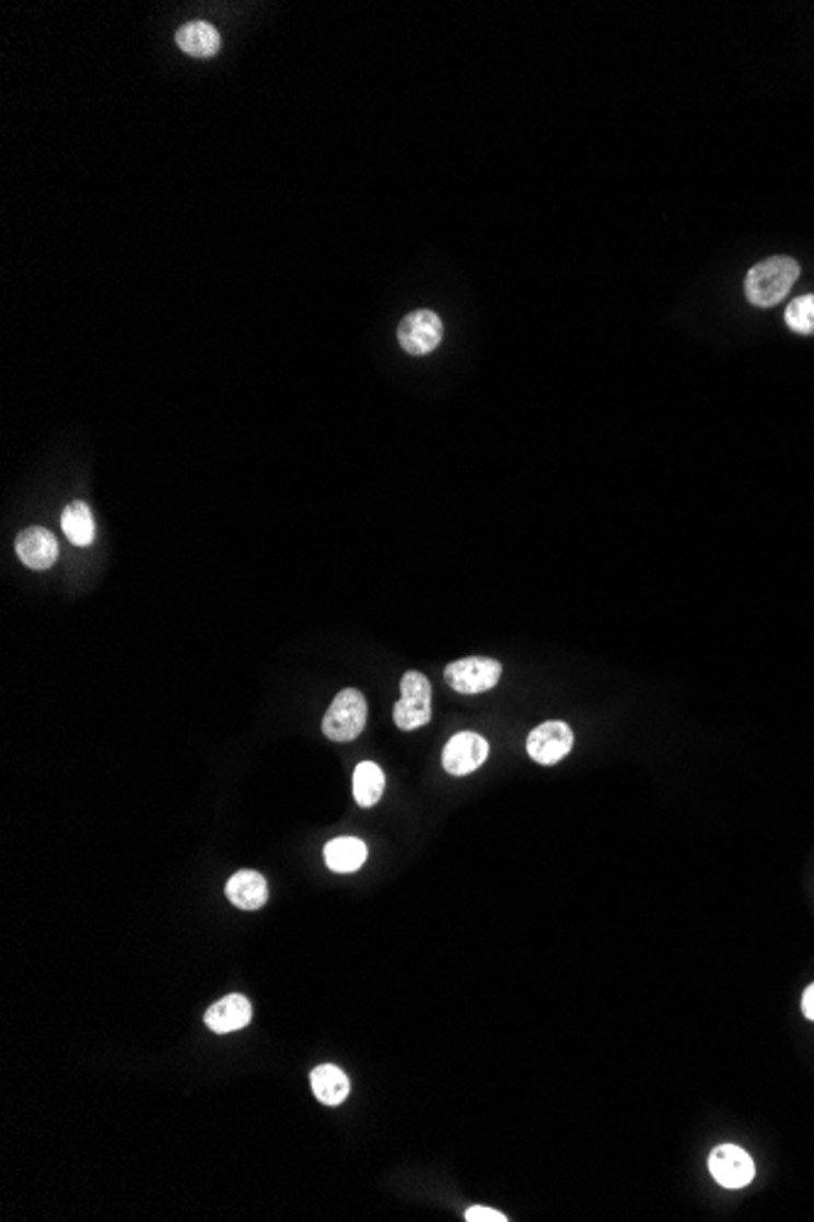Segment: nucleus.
<instances>
[{
    "mask_svg": "<svg viewBox=\"0 0 814 1222\" xmlns=\"http://www.w3.org/2000/svg\"><path fill=\"white\" fill-rule=\"evenodd\" d=\"M800 276V264L792 257H770L746 274V299L758 307L778 305L790 293Z\"/></svg>",
    "mask_w": 814,
    "mask_h": 1222,
    "instance_id": "f257e3e1",
    "label": "nucleus"
},
{
    "mask_svg": "<svg viewBox=\"0 0 814 1222\" xmlns=\"http://www.w3.org/2000/svg\"><path fill=\"white\" fill-rule=\"evenodd\" d=\"M367 720H369L367 698H363L361 690L357 688H345L339 690L335 700H332V706L323 720V732L332 742H351L367 730Z\"/></svg>",
    "mask_w": 814,
    "mask_h": 1222,
    "instance_id": "f03ea898",
    "label": "nucleus"
},
{
    "mask_svg": "<svg viewBox=\"0 0 814 1222\" xmlns=\"http://www.w3.org/2000/svg\"><path fill=\"white\" fill-rule=\"evenodd\" d=\"M395 725L405 732L420 730L432 720V684L420 672H405L400 682V700L393 708Z\"/></svg>",
    "mask_w": 814,
    "mask_h": 1222,
    "instance_id": "7ed1b4c3",
    "label": "nucleus"
},
{
    "mask_svg": "<svg viewBox=\"0 0 814 1222\" xmlns=\"http://www.w3.org/2000/svg\"><path fill=\"white\" fill-rule=\"evenodd\" d=\"M502 676V664L488 656H466L444 668V682L456 694H486L496 688Z\"/></svg>",
    "mask_w": 814,
    "mask_h": 1222,
    "instance_id": "20e7f679",
    "label": "nucleus"
},
{
    "mask_svg": "<svg viewBox=\"0 0 814 1222\" xmlns=\"http://www.w3.org/2000/svg\"><path fill=\"white\" fill-rule=\"evenodd\" d=\"M444 337V323L432 311H415L398 325V342L407 354L425 357L434 352Z\"/></svg>",
    "mask_w": 814,
    "mask_h": 1222,
    "instance_id": "39448f33",
    "label": "nucleus"
},
{
    "mask_svg": "<svg viewBox=\"0 0 814 1222\" xmlns=\"http://www.w3.org/2000/svg\"><path fill=\"white\" fill-rule=\"evenodd\" d=\"M571 749L573 730L561 720L544 722V725L534 728L527 737V754L542 767H554V764L569 757Z\"/></svg>",
    "mask_w": 814,
    "mask_h": 1222,
    "instance_id": "423d86ee",
    "label": "nucleus"
},
{
    "mask_svg": "<svg viewBox=\"0 0 814 1222\" xmlns=\"http://www.w3.org/2000/svg\"><path fill=\"white\" fill-rule=\"evenodd\" d=\"M488 740L478 732H458L444 745L442 767L452 776H466L480 769L488 759Z\"/></svg>",
    "mask_w": 814,
    "mask_h": 1222,
    "instance_id": "0eeeda50",
    "label": "nucleus"
},
{
    "mask_svg": "<svg viewBox=\"0 0 814 1222\" xmlns=\"http://www.w3.org/2000/svg\"><path fill=\"white\" fill-rule=\"evenodd\" d=\"M710 1174L724 1188H744L754 1182L756 1164L742 1147L720 1144L710 1154Z\"/></svg>",
    "mask_w": 814,
    "mask_h": 1222,
    "instance_id": "6e6552de",
    "label": "nucleus"
},
{
    "mask_svg": "<svg viewBox=\"0 0 814 1222\" xmlns=\"http://www.w3.org/2000/svg\"><path fill=\"white\" fill-rule=\"evenodd\" d=\"M15 555L25 567L35 571H45L49 567H55V561L59 557V542L45 527H27L15 539Z\"/></svg>",
    "mask_w": 814,
    "mask_h": 1222,
    "instance_id": "1a4fd4ad",
    "label": "nucleus"
},
{
    "mask_svg": "<svg viewBox=\"0 0 814 1222\" xmlns=\"http://www.w3.org/2000/svg\"><path fill=\"white\" fill-rule=\"evenodd\" d=\"M252 1023V1003L249 998L240 993L224 996L222 1001L212 1003L206 1011V1025L218 1035H230Z\"/></svg>",
    "mask_w": 814,
    "mask_h": 1222,
    "instance_id": "9d476101",
    "label": "nucleus"
},
{
    "mask_svg": "<svg viewBox=\"0 0 814 1222\" xmlns=\"http://www.w3.org/2000/svg\"><path fill=\"white\" fill-rule=\"evenodd\" d=\"M224 894H228L232 906H237L240 910H259L269 900V884H266V878L259 871L242 869L228 881Z\"/></svg>",
    "mask_w": 814,
    "mask_h": 1222,
    "instance_id": "9b49d317",
    "label": "nucleus"
},
{
    "mask_svg": "<svg viewBox=\"0 0 814 1222\" xmlns=\"http://www.w3.org/2000/svg\"><path fill=\"white\" fill-rule=\"evenodd\" d=\"M310 1086L323 1105H341L349 1098L351 1083L347 1073L335 1064H319L310 1073Z\"/></svg>",
    "mask_w": 814,
    "mask_h": 1222,
    "instance_id": "f8f14e48",
    "label": "nucleus"
},
{
    "mask_svg": "<svg viewBox=\"0 0 814 1222\" xmlns=\"http://www.w3.org/2000/svg\"><path fill=\"white\" fill-rule=\"evenodd\" d=\"M369 859V847L359 837H337L325 847V862L337 874H353Z\"/></svg>",
    "mask_w": 814,
    "mask_h": 1222,
    "instance_id": "ddd939ff",
    "label": "nucleus"
},
{
    "mask_svg": "<svg viewBox=\"0 0 814 1222\" xmlns=\"http://www.w3.org/2000/svg\"><path fill=\"white\" fill-rule=\"evenodd\" d=\"M176 45L190 57H216L220 51V32L210 23H186L176 32Z\"/></svg>",
    "mask_w": 814,
    "mask_h": 1222,
    "instance_id": "4468645a",
    "label": "nucleus"
},
{
    "mask_svg": "<svg viewBox=\"0 0 814 1222\" xmlns=\"http://www.w3.org/2000/svg\"><path fill=\"white\" fill-rule=\"evenodd\" d=\"M61 529L71 545L89 547L95 537V523L91 508L83 501H71L61 513Z\"/></svg>",
    "mask_w": 814,
    "mask_h": 1222,
    "instance_id": "2eb2a0df",
    "label": "nucleus"
},
{
    "mask_svg": "<svg viewBox=\"0 0 814 1222\" xmlns=\"http://www.w3.org/2000/svg\"><path fill=\"white\" fill-rule=\"evenodd\" d=\"M385 776L379 764L361 761L357 771H353V799L361 807H373L383 795Z\"/></svg>",
    "mask_w": 814,
    "mask_h": 1222,
    "instance_id": "dca6fc26",
    "label": "nucleus"
},
{
    "mask_svg": "<svg viewBox=\"0 0 814 1222\" xmlns=\"http://www.w3.org/2000/svg\"><path fill=\"white\" fill-rule=\"evenodd\" d=\"M786 323L798 335H814V295H800L786 311Z\"/></svg>",
    "mask_w": 814,
    "mask_h": 1222,
    "instance_id": "f3484780",
    "label": "nucleus"
},
{
    "mask_svg": "<svg viewBox=\"0 0 814 1222\" xmlns=\"http://www.w3.org/2000/svg\"><path fill=\"white\" fill-rule=\"evenodd\" d=\"M464 1220L466 1222H508V1218L502 1215L500 1210H492V1208H486V1206L468 1208Z\"/></svg>",
    "mask_w": 814,
    "mask_h": 1222,
    "instance_id": "a211bd4d",
    "label": "nucleus"
},
{
    "mask_svg": "<svg viewBox=\"0 0 814 1222\" xmlns=\"http://www.w3.org/2000/svg\"><path fill=\"white\" fill-rule=\"evenodd\" d=\"M802 1013L814 1023V984H810L802 993Z\"/></svg>",
    "mask_w": 814,
    "mask_h": 1222,
    "instance_id": "6ab92c4d",
    "label": "nucleus"
}]
</instances>
